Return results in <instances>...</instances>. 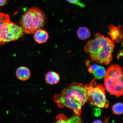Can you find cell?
<instances>
[{"mask_svg": "<svg viewBox=\"0 0 123 123\" xmlns=\"http://www.w3.org/2000/svg\"><path fill=\"white\" fill-rule=\"evenodd\" d=\"M53 99L60 108H68L73 110L75 114L80 115L81 107L89 100L87 85L73 83L60 93L55 94Z\"/></svg>", "mask_w": 123, "mask_h": 123, "instance_id": "cell-1", "label": "cell"}, {"mask_svg": "<svg viewBox=\"0 0 123 123\" xmlns=\"http://www.w3.org/2000/svg\"><path fill=\"white\" fill-rule=\"evenodd\" d=\"M115 47V43L111 39L97 33L86 43L84 51L92 61L108 65L113 60Z\"/></svg>", "mask_w": 123, "mask_h": 123, "instance_id": "cell-2", "label": "cell"}, {"mask_svg": "<svg viewBox=\"0 0 123 123\" xmlns=\"http://www.w3.org/2000/svg\"><path fill=\"white\" fill-rule=\"evenodd\" d=\"M45 13L38 7H33L27 11L20 21V26L25 33L33 34L36 31L41 29L45 25Z\"/></svg>", "mask_w": 123, "mask_h": 123, "instance_id": "cell-3", "label": "cell"}, {"mask_svg": "<svg viewBox=\"0 0 123 123\" xmlns=\"http://www.w3.org/2000/svg\"><path fill=\"white\" fill-rule=\"evenodd\" d=\"M105 88L110 94L119 97L123 95V70L117 64L111 65L104 77Z\"/></svg>", "mask_w": 123, "mask_h": 123, "instance_id": "cell-4", "label": "cell"}, {"mask_svg": "<svg viewBox=\"0 0 123 123\" xmlns=\"http://www.w3.org/2000/svg\"><path fill=\"white\" fill-rule=\"evenodd\" d=\"M105 89L103 86L100 84L97 85L94 79L87 85L88 100L91 104L100 108H107L109 103L106 98Z\"/></svg>", "mask_w": 123, "mask_h": 123, "instance_id": "cell-5", "label": "cell"}, {"mask_svg": "<svg viewBox=\"0 0 123 123\" xmlns=\"http://www.w3.org/2000/svg\"><path fill=\"white\" fill-rule=\"evenodd\" d=\"M24 32L20 26L10 22L5 25L0 33V41L2 45L6 43L17 40L21 38Z\"/></svg>", "mask_w": 123, "mask_h": 123, "instance_id": "cell-6", "label": "cell"}, {"mask_svg": "<svg viewBox=\"0 0 123 123\" xmlns=\"http://www.w3.org/2000/svg\"><path fill=\"white\" fill-rule=\"evenodd\" d=\"M108 34L114 43H123V30L122 26L118 25L115 26L110 24L108 26Z\"/></svg>", "mask_w": 123, "mask_h": 123, "instance_id": "cell-7", "label": "cell"}, {"mask_svg": "<svg viewBox=\"0 0 123 123\" xmlns=\"http://www.w3.org/2000/svg\"><path fill=\"white\" fill-rule=\"evenodd\" d=\"M80 115H75L68 118L63 114H60L56 117V123H81L82 120Z\"/></svg>", "mask_w": 123, "mask_h": 123, "instance_id": "cell-8", "label": "cell"}, {"mask_svg": "<svg viewBox=\"0 0 123 123\" xmlns=\"http://www.w3.org/2000/svg\"><path fill=\"white\" fill-rule=\"evenodd\" d=\"M16 75L17 78L21 81L27 80L30 77L31 72L28 68L22 66L17 69Z\"/></svg>", "mask_w": 123, "mask_h": 123, "instance_id": "cell-9", "label": "cell"}, {"mask_svg": "<svg viewBox=\"0 0 123 123\" xmlns=\"http://www.w3.org/2000/svg\"><path fill=\"white\" fill-rule=\"evenodd\" d=\"M34 34L35 40L38 44L45 43L48 39V33L45 30L40 29L36 31Z\"/></svg>", "mask_w": 123, "mask_h": 123, "instance_id": "cell-10", "label": "cell"}, {"mask_svg": "<svg viewBox=\"0 0 123 123\" xmlns=\"http://www.w3.org/2000/svg\"><path fill=\"white\" fill-rule=\"evenodd\" d=\"M59 75L56 72L50 71L46 74L45 80L46 83L50 85L57 84L60 80Z\"/></svg>", "mask_w": 123, "mask_h": 123, "instance_id": "cell-11", "label": "cell"}, {"mask_svg": "<svg viewBox=\"0 0 123 123\" xmlns=\"http://www.w3.org/2000/svg\"><path fill=\"white\" fill-rule=\"evenodd\" d=\"M77 35L80 39L84 41L90 38L91 33L87 27H81L78 29Z\"/></svg>", "mask_w": 123, "mask_h": 123, "instance_id": "cell-12", "label": "cell"}, {"mask_svg": "<svg viewBox=\"0 0 123 123\" xmlns=\"http://www.w3.org/2000/svg\"><path fill=\"white\" fill-rule=\"evenodd\" d=\"M106 73V70L105 68L103 66L99 65L98 68L93 71L92 74L96 79L100 80L104 77Z\"/></svg>", "mask_w": 123, "mask_h": 123, "instance_id": "cell-13", "label": "cell"}, {"mask_svg": "<svg viewBox=\"0 0 123 123\" xmlns=\"http://www.w3.org/2000/svg\"><path fill=\"white\" fill-rule=\"evenodd\" d=\"M10 21V17L8 14L3 12H0V33L1 29L5 25ZM2 45L0 41V47Z\"/></svg>", "mask_w": 123, "mask_h": 123, "instance_id": "cell-14", "label": "cell"}, {"mask_svg": "<svg viewBox=\"0 0 123 123\" xmlns=\"http://www.w3.org/2000/svg\"><path fill=\"white\" fill-rule=\"evenodd\" d=\"M112 111L114 114H122L123 112V105L122 103H118L114 105L112 107Z\"/></svg>", "mask_w": 123, "mask_h": 123, "instance_id": "cell-15", "label": "cell"}, {"mask_svg": "<svg viewBox=\"0 0 123 123\" xmlns=\"http://www.w3.org/2000/svg\"><path fill=\"white\" fill-rule=\"evenodd\" d=\"M67 0L70 3L76 5L81 7H84L85 6L84 4L81 3L80 0Z\"/></svg>", "mask_w": 123, "mask_h": 123, "instance_id": "cell-16", "label": "cell"}, {"mask_svg": "<svg viewBox=\"0 0 123 123\" xmlns=\"http://www.w3.org/2000/svg\"><path fill=\"white\" fill-rule=\"evenodd\" d=\"M99 66L96 64H93L92 66H89V68L88 69L89 72L90 73L92 74L93 71L97 68L99 67Z\"/></svg>", "mask_w": 123, "mask_h": 123, "instance_id": "cell-17", "label": "cell"}, {"mask_svg": "<svg viewBox=\"0 0 123 123\" xmlns=\"http://www.w3.org/2000/svg\"><path fill=\"white\" fill-rule=\"evenodd\" d=\"M8 0H0V7L3 6L7 3Z\"/></svg>", "mask_w": 123, "mask_h": 123, "instance_id": "cell-18", "label": "cell"}, {"mask_svg": "<svg viewBox=\"0 0 123 123\" xmlns=\"http://www.w3.org/2000/svg\"><path fill=\"white\" fill-rule=\"evenodd\" d=\"M94 123H102V121H101L100 120H96L95 121H94V122H93Z\"/></svg>", "mask_w": 123, "mask_h": 123, "instance_id": "cell-19", "label": "cell"}]
</instances>
